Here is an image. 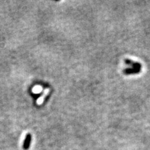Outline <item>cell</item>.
Here are the masks:
<instances>
[{"mask_svg":"<svg viewBox=\"0 0 150 150\" xmlns=\"http://www.w3.org/2000/svg\"><path fill=\"white\" fill-rule=\"evenodd\" d=\"M50 91V88H46V89H45L43 95H42L38 98V100H37V104H38V105H41L42 103H43V101H44V99H45V97L47 96V95H48V94L49 93Z\"/></svg>","mask_w":150,"mask_h":150,"instance_id":"cell-1","label":"cell"},{"mask_svg":"<svg viewBox=\"0 0 150 150\" xmlns=\"http://www.w3.org/2000/svg\"><path fill=\"white\" fill-rule=\"evenodd\" d=\"M31 136L30 134H28L25 139L24 144H23V148H24V149H28L29 148L31 144Z\"/></svg>","mask_w":150,"mask_h":150,"instance_id":"cell-2","label":"cell"}]
</instances>
